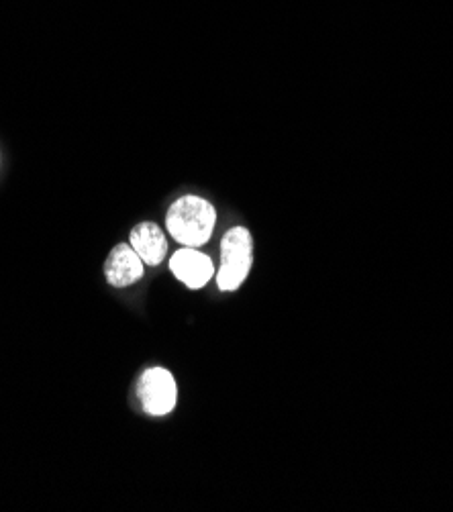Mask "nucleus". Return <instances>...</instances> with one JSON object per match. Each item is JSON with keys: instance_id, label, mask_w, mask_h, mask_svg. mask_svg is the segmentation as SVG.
<instances>
[{"instance_id": "nucleus-3", "label": "nucleus", "mask_w": 453, "mask_h": 512, "mask_svg": "<svg viewBox=\"0 0 453 512\" xmlns=\"http://www.w3.org/2000/svg\"><path fill=\"white\" fill-rule=\"evenodd\" d=\"M137 396L147 415L164 417L174 411L178 402V386L166 368H149L139 378Z\"/></svg>"}, {"instance_id": "nucleus-4", "label": "nucleus", "mask_w": 453, "mask_h": 512, "mask_svg": "<svg viewBox=\"0 0 453 512\" xmlns=\"http://www.w3.org/2000/svg\"><path fill=\"white\" fill-rule=\"evenodd\" d=\"M170 270L182 284L192 290L207 286L215 276V266L211 258L196 247L178 249L170 260Z\"/></svg>"}, {"instance_id": "nucleus-6", "label": "nucleus", "mask_w": 453, "mask_h": 512, "mask_svg": "<svg viewBox=\"0 0 453 512\" xmlns=\"http://www.w3.org/2000/svg\"><path fill=\"white\" fill-rule=\"evenodd\" d=\"M129 243L145 266H160L168 253V239L156 223H139L133 227Z\"/></svg>"}, {"instance_id": "nucleus-2", "label": "nucleus", "mask_w": 453, "mask_h": 512, "mask_svg": "<svg viewBox=\"0 0 453 512\" xmlns=\"http://www.w3.org/2000/svg\"><path fill=\"white\" fill-rule=\"evenodd\" d=\"M254 266V237L245 227L229 229L221 239V266L217 286L223 292H235Z\"/></svg>"}, {"instance_id": "nucleus-5", "label": "nucleus", "mask_w": 453, "mask_h": 512, "mask_svg": "<svg viewBox=\"0 0 453 512\" xmlns=\"http://www.w3.org/2000/svg\"><path fill=\"white\" fill-rule=\"evenodd\" d=\"M145 272V264L131 247V243H119L109 253L105 262V276L107 282L115 288H127L135 284Z\"/></svg>"}, {"instance_id": "nucleus-1", "label": "nucleus", "mask_w": 453, "mask_h": 512, "mask_svg": "<svg viewBox=\"0 0 453 512\" xmlns=\"http://www.w3.org/2000/svg\"><path fill=\"white\" fill-rule=\"evenodd\" d=\"M217 225V211L207 198L182 196L166 215L168 233L184 247H203L211 241Z\"/></svg>"}]
</instances>
